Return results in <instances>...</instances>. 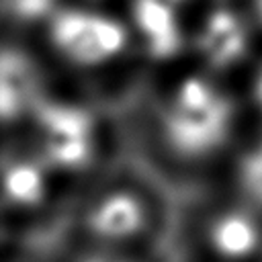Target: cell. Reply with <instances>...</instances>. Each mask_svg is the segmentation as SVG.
Here are the masks:
<instances>
[{
	"mask_svg": "<svg viewBox=\"0 0 262 262\" xmlns=\"http://www.w3.org/2000/svg\"><path fill=\"white\" fill-rule=\"evenodd\" d=\"M233 104L229 96L203 76L182 78L168 96L160 131L166 145L180 158L199 160L217 151L229 137Z\"/></svg>",
	"mask_w": 262,
	"mask_h": 262,
	"instance_id": "6da1fadb",
	"label": "cell"
},
{
	"mask_svg": "<svg viewBox=\"0 0 262 262\" xmlns=\"http://www.w3.org/2000/svg\"><path fill=\"white\" fill-rule=\"evenodd\" d=\"M53 53L78 70H100L119 61L131 43V29L113 12L90 4H61L43 27Z\"/></svg>",
	"mask_w": 262,
	"mask_h": 262,
	"instance_id": "7a4b0ae2",
	"label": "cell"
},
{
	"mask_svg": "<svg viewBox=\"0 0 262 262\" xmlns=\"http://www.w3.org/2000/svg\"><path fill=\"white\" fill-rule=\"evenodd\" d=\"M41 143V160L57 168L88 164L96 147V121L86 106L47 96L33 115Z\"/></svg>",
	"mask_w": 262,
	"mask_h": 262,
	"instance_id": "3957f363",
	"label": "cell"
},
{
	"mask_svg": "<svg viewBox=\"0 0 262 262\" xmlns=\"http://www.w3.org/2000/svg\"><path fill=\"white\" fill-rule=\"evenodd\" d=\"M47 96L39 59L16 43H0V127L31 123Z\"/></svg>",
	"mask_w": 262,
	"mask_h": 262,
	"instance_id": "277c9868",
	"label": "cell"
},
{
	"mask_svg": "<svg viewBox=\"0 0 262 262\" xmlns=\"http://www.w3.org/2000/svg\"><path fill=\"white\" fill-rule=\"evenodd\" d=\"M196 49L209 68L229 70L242 63L250 51L248 27L235 10L219 6L205 16L196 35Z\"/></svg>",
	"mask_w": 262,
	"mask_h": 262,
	"instance_id": "5b68a950",
	"label": "cell"
},
{
	"mask_svg": "<svg viewBox=\"0 0 262 262\" xmlns=\"http://www.w3.org/2000/svg\"><path fill=\"white\" fill-rule=\"evenodd\" d=\"M180 8L166 0H133V27L156 59H168L182 47Z\"/></svg>",
	"mask_w": 262,
	"mask_h": 262,
	"instance_id": "8992f818",
	"label": "cell"
},
{
	"mask_svg": "<svg viewBox=\"0 0 262 262\" xmlns=\"http://www.w3.org/2000/svg\"><path fill=\"white\" fill-rule=\"evenodd\" d=\"M145 223V207L141 199L129 190H113L104 194L88 217L92 233L106 239H125L141 231Z\"/></svg>",
	"mask_w": 262,
	"mask_h": 262,
	"instance_id": "52a82bcc",
	"label": "cell"
},
{
	"mask_svg": "<svg viewBox=\"0 0 262 262\" xmlns=\"http://www.w3.org/2000/svg\"><path fill=\"white\" fill-rule=\"evenodd\" d=\"M211 242L221 256L244 258L258 246V227L250 215L231 211L213 223Z\"/></svg>",
	"mask_w": 262,
	"mask_h": 262,
	"instance_id": "ba28073f",
	"label": "cell"
},
{
	"mask_svg": "<svg viewBox=\"0 0 262 262\" xmlns=\"http://www.w3.org/2000/svg\"><path fill=\"white\" fill-rule=\"evenodd\" d=\"M0 182L6 199L16 205H37L45 194V174L41 170V162L29 158H16L6 164Z\"/></svg>",
	"mask_w": 262,
	"mask_h": 262,
	"instance_id": "9c48e42d",
	"label": "cell"
},
{
	"mask_svg": "<svg viewBox=\"0 0 262 262\" xmlns=\"http://www.w3.org/2000/svg\"><path fill=\"white\" fill-rule=\"evenodd\" d=\"M61 0H4L6 14L20 25H41L51 18V14L61 6Z\"/></svg>",
	"mask_w": 262,
	"mask_h": 262,
	"instance_id": "30bf717a",
	"label": "cell"
},
{
	"mask_svg": "<svg viewBox=\"0 0 262 262\" xmlns=\"http://www.w3.org/2000/svg\"><path fill=\"white\" fill-rule=\"evenodd\" d=\"M254 100H256L258 108L262 111V68L258 70V76L254 80Z\"/></svg>",
	"mask_w": 262,
	"mask_h": 262,
	"instance_id": "8fae6325",
	"label": "cell"
},
{
	"mask_svg": "<svg viewBox=\"0 0 262 262\" xmlns=\"http://www.w3.org/2000/svg\"><path fill=\"white\" fill-rule=\"evenodd\" d=\"M254 8H256V14H258V18L262 20V0H254Z\"/></svg>",
	"mask_w": 262,
	"mask_h": 262,
	"instance_id": "7c38bea8",
	"label": "cell"
},
{
	"mask_svg": "<svg viewBox=\"0 0 262 262\" xmlns=\"http://www.w3.org/2000/svg\"><path fill=\"white\" fill-rule=\"evenodd\" d=\"M86 262H119V260H113V258H90Z\"/></svg>",
	"mask_w": 262,
	"mask_h": 262,
	"instance_id": "4fadbf2b",
	"label": "cell"
},
{
	"mask_svg": "<svg viewBox=\"0 0 262 262\" xmlns=\"http://www.w3.org/2000/svg\"><path fill=\"white\" fill-rule=\"evenodd\" d=\"M166 2H172L174 6H178V8H182V4H184L186 0H166Z\"/></svg>",
	"mask_w": 262,
	"mask_h": 262,
	"instance_id": "5bb4252c",
	"label": "cell"
},
{
	"mask_svg": "<svg viewBox=\"0 0 262 262\" xmlns=\"http://www.w3.org/2000/svg\"><path fill=\"white\" fill-rule=\"evenodd\" d=\"M82 2H90V4H94V0H82Z\"/></svg>",
	"mask_w": 262,
	"mask_h": 262,
	"instance_id": "9a60e30c",
	"label": "cell"
}]
</instances>
